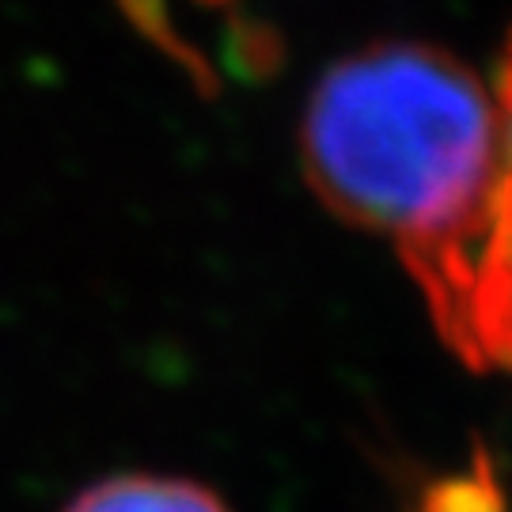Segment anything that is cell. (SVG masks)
Instances as JSON below:
<instances>
[{
	"mask_svg": "<svg viewBox=\"0 0 512 512\" xmlns=\"http://www.w3.org/2000/svg\"><path fill=\"white\" fill-rule=\"evenodd\" d=\"M501 160L478 232L463 247L425 308L437 323L444 346L478 372L512 376V38L497 76Z\"/></svg>",
	"mask_w": 512,
	"mask_h": 512,
	"instance_id": "7a4b0ae2",
	"label": "cell"
},
{
	"mask_svg": "<svg viewBox=\"0 0 512 512\" xmlns=\"http://www.w3.org/2000/svg\"><path fill=\"white\" fill-rule=\"evenodd\" d=\"M478 509H482V501H478L471 482H448V486L433 490V494L425 497V505H421V512H478Z\"/></svg>",
	"mask_w": 512,
	"mask_h": 512,
	"instance_id": "5b68a950",
	"label": "cell"
},
{
	"mask_svg": "<svg viewBox=\"0 0 512 512\" xmlns=\"http://www.w3.org/2000/svg\"><path fill=\"white\" fill-rule=\"evenodd\" d=\"M300 160L319 202L391 239L425 296L486 213L501 160L497 99L448 50L368 46L311 92Z\"/></svg>",
	"mask_w": 512,
	"mask_h": 512,
	"instance_id": "6da1fadb",
	"label": "cell"
},
{
	"mask_svg": "<svg viewBox=\"0 0 512 512\" xmlns=\"http://www.w3.org/2000/svg\"><path fill=\"white\" fill-rule=\"evenodd\" d=\"M65 512H232L209 486L175 475H110L92 482Z\"/></svg>",
	"mask_w": 512,
	"mask_h": 512,
	"instance_id": "3957f363",
	"label": "cell"
},
{
	"mask_svg": "<svg viewBox=\"0 0 512 512\" xmlns=\"http://www.w3.org/2000/svg\"><path fill=\"white\" fill-rule=\"evenodd\" d=\"M122 8H126L129 16H133V23H137V27L145 31V35L156 38V42H160L164 50H175V54H179L186 61V65H190V69L205 73L202 61H194L190 54H183V50H179L183 42H179V38H175V31H171V19L164 16V4H160V0H122Z\"/></svg>",
	"mask_w": 512,
	"mask_h": 512,
	"instance_id": "277c9868",
	"label": "cell"
}]
</instances>
